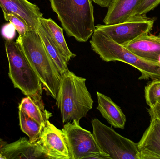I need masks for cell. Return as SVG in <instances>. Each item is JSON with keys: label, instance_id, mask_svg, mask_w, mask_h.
I'll use <instances>...</instances> for the list:
<instances>
[{"label": "cell", "instance_id": "cell-1", "mask_svg": "<svg viewBox=\"0 0 160 159\" xmlns=\"http://www.w3.org/2000/svg\"><path fill=\"white\" fill-rule=\"evenodd\" d=\"M86 79L67 71L61 75L56 105L63 124L79 121L93 108V99L86 86Z\"/></svg>", "mask_w": 160, "mask_h": 159}, {"label": "cell", "instance_id": "cell-2", "mask_svg": "<svg viewBox=\"0 0 160 159\" xmlns=\"http://www.w3.org/2000/svg\"><path fill=\"white\" fill-rule=\"evenodd\" d=\"M49 95L56 100L61 75L48 54L37 31L29 30L16 40Z\"/></svg>", "mask_w": 160, "mask_h": 159}, {"label": "cell", "instance_id": "cell-3", "mask_svg": "<svg viewBox=\"0 0 160 159\" xmlns=\"http://www.w3.org/2000/svg\"><path fill=\"white\" fill-rule=\"evenodd\" d=\"M68 36L86 42L96 28L92 0H50Z\"/></svg>", "mask_w": 160, "mask_h": 159}, {"label": "cell", "instance_id": "cell-4", "mask_svg": "<svg viewBox=\"0 0 160 159\" xmlns=\"http://www.w3.org/2000/svg\"><path fill=\"white\" fill-rule=\"evenodd\" d=\"M91 38V48L102 60L106 62L120 61L133 66L141 72L139 80L160 79L158 63L138 57L124 46L116 43L100 30L95 29Z\"/></svg>", "mask_w": 160, "mask_h": 159}, {"label": "cell", "instance_id": "cell-5", "mask_svg": "<svg viewBox=\"0 0 160 159\" xmlns=\"http://www.w3.org/2000/svg\"><path fill=\"white\" fill-rule=\"evenodd\" d=\"M9 64V76L14 87L38 102H43L42 84L16 42L8 39L5 42Z\"/></svg>", "mask_w": 160, "mask_h": 159}, {"label": "cell", "instance_id": "cell-6", "mask_svg": "<svg viewBox=\"0 0 160 159\" xmlns=\"http://www.w3.org/2000/svg\"><path fill=\"white\" fill-rule=\"evenodd\" d=\"M91 124L98 146L111 159H140L138 144L118 134L98 119H93Z\"/></svg>", "mask_w": 160, "mask_h": 159}, {"label": "cell", "instance_id": "cell-7", "mask_svg": "<svg viewBox=\"0 0 160 159\" xmlns=\"http://www.w3.org/2000/svg\"><path fill=\"white\" fill-rule=\"evenodd\" d=\"M62 130L70 159H111L101 150L93 134L80 126L79 121L66 123Z\"/></svg>", "mask_w": 160, "mask_h": 159}, {"label": "cell", "instance_id": "cell-8", "mask_svg": "<svg viewBox=\"0 0 160 159\" xmlns=\"http://www.w3.org/2000/svg\"><path fill=\"white\" fill-rule=\"evenodd\" d=\"M155 18L135 15L127 21L113 25L98 24L96 29L104 32L116 43L125 45L138 37L148 34L154 27Z\"/></svg>", "mask_w": 160, "mask_h": 159}, {"label": "cell", "instance_id": "cell-9", "mask_svg": "<svg viewBox=\"0 0 160 159\" xmlns=\"http://www.w3.org/2000/svg\"><path fill=\"white\" fill-rule=\"evenodd\" d=\"M37 143L49 159H70L62 130L49 120Z\"/></svg>", "mask_w": 160, "mask_h": 159}, {"label": "cell", "instance_id": "cell-10", "mask_svg": "<svg viewBox=\"0 0 160 159\" xmlns=\"http://www.w3.org/2000/svg\"><path fill=\"white\" fill-rule=\"evenodd\" d=\"M0 7L3 12L15 14L22 18L30 30L37 31L43 14L36 5L28 0H0Z\"/></svg>", "mask_w": 160, "mask_h": 159}, {"label": "cell", "instance_id": "cell-11", "mask_svg": "<svg viewBox=\"0 0 160 159\" xmlns=\"http://www.w3.org/2000/svg\"><path fill=\"white\" fill-rule=\"evenodd\" d=\"M48 159L41 147L25 137L7 144L1 153V159Z\"/></svg>", "mask_w": 160, "mask_h": 159}, {"label": "cell", "instance_id": "cell-12", "mask_svg": "<svg viewBox=\"0 0 160 159\" xmlns=\"http://www.w3.org/2000/svg\"><path fill=\"white\" fill-rule=\"evenodd\" d=\"M140 159H160V120L151 118L148 128L137 143Z\"/></svg>", "mask_w": 160, "mask_h": 159}, {"label": "cell", "instance_id": "cell-13", "mask_svg": "<svg viewBox=\"0 0 160 159\" xmlns=\"http://www.w3.org/2000/svg\"><path fill=\"white\" fill-rule=\"evenodd\" d=\"M144 59L158 62L160 54V33L158 35H142L124 45Z\"/></svg>", "mask_w": 160, "mask_h": 159}, {"label": "cell", "instance_id": "cell-14", "mask_svg": "<svg viewBox=\"0 0 160 159\" xmlns=\"http://www.w3.org/2000/svg\"><path fill=\"white\" fill-rule=\"evenodd\" d=\"M98 106L97 109L108 123L115 128L124 129L126 124V115L122 109L110 97L97 91Z\"/></svg>", "mask_w": 160, "mask_h": 159}, {"label": "cell", "instance_id": "cell-15", "mask_svg": "<svg viewBox=\"0 0 160 159\" xmlns=\"http://www.w3.org/2000/svg\"><path fill=\"white\" fill-rule=\"evenodd\" d=\"M141 0H115L108 7L103 19L105 25H113L127 21L133 16Z\"/></svg>", "mask_w": 160, "mask_h": 159}, {"label": "cell", "instance_id": "cell-16", "mask_svg": "<svg viewBox=\"0 0 160 159\" xmlns=\"http://www.w3.org/2000/svg\"><path fill=\"white\" fill-rule=\"evenodd\" d=\"M40 21L65 60L68 63L72 58L76 57V55L69 49L64 36L63 29L51 18L42 17Z\"/></svg>", "mask_w": 160, "mask_h": 159}, {"label": "cell", "instance_id": "cell-17", "mask_svg": "<svg viewBox=\"0 0 160 159\" xmlns=\"http://www.w3.org/2000/svg\"><path fill=\"white\" fill-rule=\"evenodd\" d=\"M19 109L24 111L29 117L37 121L43 128L52 116V114L45 109L43 102L36 101L28 96L22 99Z\"/></svg>", "mask_w": 160, "mask_h": 159}, {"label": "cell", "instance_id": "cell-18", "mask_svg": "<svg viewBox=\"0 0 160 159\" xmlns=\"http://www.w3.org/2000/svg\"><path fill=\"white\" fill-rule=\"evenodd\" d=\"M42 39L48 54L55 64L60 74L62 75L68 70V64L57 49L47 30L40 23L37 30Z\"/></svg>", "mask_w": 160, "mask_h": 159}, {"label": "cell", "instance_id": "cell-19", "mask_svg": "<svg viewBox=\"0 0 160 159\" xmlns=\"http://www.w3.org/2000/svg\"><path fill=\"white\" fill-rule=\"evenodd\" d=\"M19 116L21 130L28 135L31 143L37 142L44 128L21 109L19 111Z\"/></svg>", "mask_w": 160, "mask_h": 159}, {"label": "cell", "instance_id": "cell-20", "mask_svg": "<svg viewBox=\"0 0 160 159\" xmlns=\"http://www.w3.org/2000/svg\"><path fill=\"white\" fill-rule=\"evenodd\" d=\"M145 98L149 107L154 105L160 97V79L153 80L145 87Z\"/></svg>", "mask_w": 160, "mask_h": 159}, {"label": "cell", "instance_id": "cell-21", "mask_svg": "<svg viewBox=\"0 0 160 159\" xmlns=\"http://www.w3.org/2000/svg\"><path fill=\"white\" fill-rule=\"evenodd\" d=\"M3 13L4 17L7 21H9L14 26L19 36L24 35L30 30L29 27L25 21L19 16L13 14Z\"/></svg>", "mask_w": 160, "mask_h": 159}, {"label": "cell", "instance_id": "cell-22", "mask_svg": "<svg viewBox=\"0 0 160 159\" xmlns=\"http://www.w3.org/2000/svg\"><path fill=\"white\" fill-rule=\"evenodd\" d=\"M160 4V0H141L133 15L146 14Z\"/></svg>", "mask_w": 160, "mask_h": 159}, {"label": "cell", "instance_id": "cell-23", "mask_svg": "<svg viewBox=\"0 0 160 159\" xmlns=\"http://www.w3.org/2000/svg\"><path fill=\"white\" fill-rule=\"evenodd\" d=\"M150 118H157L160 120V103L157 102L154 105L148 109Z\"/></svg>", "mask_w": 160, "mask_h": 159}, {"label": "cell", "instance_id": "cell-24", "mask_svg": "<svg viewBox=\"0 0 160 159\" xmlns=\"http://www.w3.org/2000/svg\"><path fill=\"white\" fill-rule=\"evenodd\" d=\"M92 2L98 5L101 7L108 8L114 2L115 0H92Z\"/></svg>", "mask_w": 160, "mask_h": 159}, {"label": "cell", "instance_id": "cell-25", "mask_svg": "<svg viewBox=\"0 0 160 159\" xmlns=\"http://www.w3.org/2000/svg\"><path fill=\"white\" fill-rule=\"evenodd\" d=\"M7 144V143L6 142L0 138V159H1V153H2V150Z\"/></svg>", "mask_w": 160, "mask_h": 159}, {"label": "cell", "instance_id": "cell-26", "mask_svg": "<svg viewBox=\"0 0 160 159\" xmlns=\"http://www.w3.org/2000/svg\"><path fill=\"white\" fill-rule=\"evenodd\" d=\"M158 63L160 65V54L159 55V57L158 60Z\"/></svg>", "mask_w": 160, "mask_h": 159}, {"label": "cell", "instance_id": "cell-27", "mask_svg": "<svg viewBox=\"0 0 160 159\" xmlns=\"http://www.w3.org/2000/svg\"><path fill=\"white\" fill-rule=\"evenodd\" d=\"M157 102H159L160 103V97L158 99V101H157Z\"/></svg>", "mask_w": 160, "mask_h": 159}]
</instances>
